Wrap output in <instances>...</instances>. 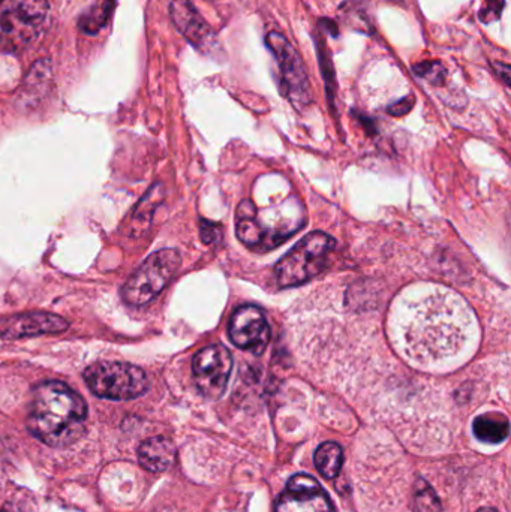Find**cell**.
Here are the masks:
<instances>
[{
    "instance_id": "1",
    "label": "cell",
    "mask_w": 511,
    "mask_h": 512,
    "mask_svg": "<svg viewBox=\"0 0 511 512\" xmlns=\"http://www.w3.org/2000/svg\"><path fill=\"white\" fill-rule=\"evenodd\" d=\"M477 321L467 301L438 285L413 286L390 310L396 348L417 363L458 357L476 337Z\"/></svg>"
},
{
    "instance_id": "2",
    "label": "cell",
    "mask_w": 511,
    "mask_h": 512,
    "mask_svg": "<svg viewBox=\"0 0 511 512\" xmlns=\"http://www.w3.org/2000/svg\"><path fill=\"white\" fill-rule=\"evenodd\" d=\"M86 421L83 397L63 382H42L33 390L27 427L48 447L75 444L86 433Z\"/></svg>"
},
{
    "instance_id": "3",
    "label": "cell",
    "mask_w": 511,
    "mask_h": 512,
    "mask_svg": "<svg viewBox=\"0 0 511 512\" xmlns=\"http://www.w3.org/2000/svg\"><path fill=\"white\" fill-rule=\"evenodd\" d=\"M335 240L326 233L309 234L300 240L281 261L276 264L275 276L279 288H293L314 279L326 268Z\"/></svg>"
},
{
    "instance_id": "4",
    "label": "cell",
    "mask_w": 511,
    "mask_h": 512,
    "mask_svg": "<svg viewBox=\"0 0 511 512\" xmlns=\"http://www.w3.org/2000/svg\"><path fill=\"white\" fill-rule=\"evenodd\" d=\"M84 381L95 396L108 400L137 399L149 388L143 369L114 361H99L87 367Z\"/></svg>"
},
{
    "instance_id": "5",
    "label": "cell",
    "mask_w": 511,
    "mask_h": 512,
    "mask_svg": "<svg viewBox=\"0 0 511 512\" xmlns=\"http://www.w3.org/2000/svg\"><path fill=\"white\" fill-rule=\"evenodd\" d=\"M179 265L176 249H162L150 255L123 286V301L128 306H146L170 283Z\"/></svg>"
},
{
    "instance_id": "6",
    "label": "cell",
    "mask_w": 511,
    "mask_h": 512,
    "mask_svg": "<svg viewBox=\"0 0 511 512\" xmlns=\"http://www.w3.org/2000/svg\"><path fill=\"white\" fill-rule=\"evenodd\" d=\"M47 15V0H0V35L11 47H24L38 38Z\"/></svg>"
},
{
    "instance_id": "7",
    "label": "cell",
    "mask_w": 511,
    "mask_h": 512,
    "mask_svg": "<svg viewBox=\"0 0 511 512\" xmlns=\"http://www.w3.org/2000/svg\"><path fill=\"white\" fill-rule=\"evenodd\" d=\"M266 44L275 54L281 69L282 93L293 102L294 107H305L311 102V89L308 72L299 51L279 32H270L266 36Z\"/></svg>"
},
{
    "instance_id": "8",
    "label": "cell",
    "mask_w": 511,
    "mask_h": 512,
    "mask_svg": "<svg viewBox=\"0 0 511 512\" xmlns=\"http://www.w3.org/2000/svg\"><path fill=\"white\" fill-rule=\"evenodd\" d=\"M233 370V357L225 346L213 345L201 349L192 360V375L198 391L206 399L218 400L227 390Z\"/></svg>"
},
{
    "instance_id": "9",
    "label": "cell",
    "mask_w": 511,
    "mask_h": 512,
    "mask_svg": "<svg viewBox=\"0 0 511 512\" xmlns=\"http://www.w3.org/2000/svg\"><path fill=\"white\" fill-rule=\"evenodd\" d=\"M228 336L237 348L263 354L270 340L269 322L263 310L255 306L239 307L231 316Z\"/></svg>"
},
{
    "instance_id": "10",
    "label": "cell",
    "mask_w": 511,
    "mask_h": 512,
    "mask_svg": "<svg viewBox=\"0 0 511 512\" xmlns=\"http://www.w3.org/2000/svg\"><path fill=\"white\" fill-rule=\"evenodd\" d=\"M68 325L65 318L54 313H20V315L0 319V339H23V337L62 333Z\"/></svg>"
},
{
    "instance_id": "11",
    "label": "cell",
    "mask_w": 511,
    "mask_h": 512,
    "mask_svg": "<svg viewBox=\"0 0 511 512\" xmlns=\"http://www.w3.org/2000/svg\"><path fill=\"white\" fill-rule=\"evenodd\" d=\"M170 15L177 29L197 48H210L213 45L212 27L201 17L189 0H173L170 5Z\"/></svg>"
},
{
    "instance_id": "12",
    "label": "cell",
    "mask_w": 511,
    "mask_h": 512,
    "mask_svg": "<svg viewBox=\"0 0 511 512\" xmlns=\"http://www.w3.org/2000/svg\"><path fill=\"white\" fill-rule=\"evenodd\" d=\"M275 512H333L332 502L321 487L288 490L281 495Z\"/></svg>"
},
{
    "instance_id": "13",
    "label": "cell",
    "mask_w": 511,
    "mask_h": 512,
    "mask_svg": "<svg viewBox=\"0 0 511 512\" xmlns=\"http://www.w3.org/2000/svg\"><path fill=\"white\" fill-rule=\"evenodd\" d=\"M176 460V447L170 439L155 436L146 439L138 448V462L146 471L164 472Z\"/></svg>"
},
{
    "instance_id": "14",
    "label": "cell",
    "mask_w": 511,
    "mask_h": 512,
    "mask_svg": "<svg viewBox=\"0 0 511 512\" xmlns=\"http://www.w3.org/2000/svg\"><path fill=\"white\" fill-rule=\"evenodd\" d=\"M474 435L486 444H500L506 441L510 432L509 420L503 415H480L473 424Z\"/></svg>"
},
{
    "instance_id": "15",
    "label": "cell",
    "mask_w": 511,
    "mask_h": 512,
    "mask_svg": "<svg viewBox=\"0 0 511 512\" xmlns=\"http://www.w3.org/2000/svg\"><path fill=\"white\" fill-rule=\"evenodd\" d=\"M342 460L344 454L336 442H326L315 453V466L327 480H333L341 472Z\"/></svg>"
},
{
    "instance_id": "16",
    "label": "cell",
    "mask_w": 511,
    "mask_h": 512,
    "mask_svg": "<svg viewBox=\"0 0 511 512\" xmlns=\"http://www.w3.org/2000/svg\"><path fill=\"white\" fill-rule=\"evenodd\" d=\"M116 0H96L89 11L84 12L80 20V27L83 32L95 35L102 27L107 26L111 14H113Z\"/></svg>"
},
{
    "instance_id": "17",
    "label": "cell",
    "mask_w": 511,
    "mask_h": 512,
    "mask_svg": "<svg viewBox=\"0 0 511 512\" xmlns=\"http://www.w3.org/2000/svg\"><path fill=\"white\" fill-rule=\"evenodd\" d=\"M414 74L423 78L434 86H441L446 81L447 71L440 62L431 60V62H420L413 66Z\"/></svg>"
},
{
    "instance_id": "18",
    "label": "cell",
    "mask_w": 511,
    "mask_h": 512,
    "mask_svg": "<svg viewBox=\"0 0 511 512\" xmlns=\"http://www.w3.org/2000/svg\"><path fill=\"white\" fill-rule=\"evenodd\" d=\"M416 510L419 512H440V499L426 481L420 480L416 486Z\"/></svg>"
},
{
    "instance_id": "19",
    "label": "cell",
    "mask_w": 511,
    "mask_h": 512,
    "mask_svg": "<svg viewBox=\"0 0 511 512\" xmlns=\"http://www.w3.org/2000/svg\"><path fill=\"white\" fill-rule=\"evenodd\" d=\"M504 5H506L504 0H485V6L480 12V20L483 23H492V21L498 20L501 17Z\"/></svg>"
},
{
    "instance_id": "20",
    "label": "cell",
    "mask_w": 511,
    "mask_h": 512,
    "mask_svg": "<svg viewBox=\"0 0 511 512\" xmlns=\"http://www.w3.org/2000/svg\"><path fill=\"white\" fill-rule=\"evenodd\" d=\"M317 487H321L318 481L305 474L294 475L287 484L288 490H308L317 489Z\"/></svg>"
},
{
    "instance_id": "21",
    "label": "cell",
    "mask_w": 511,
    "mask_h": 512,
    "mask_svg": "<svg viewBox=\"0 0 511 512\" xmlns=\"http://www.w3.org/2000/svg\"><path fill=\"white\" fill-rule=\"evenodd\" d=\"M414 105L413 96H408V98L401 99V101L395 102V104L390 105L387 108V113L392 114L395 117L404 116V114L410 113L411 108Z\"/></svg>"
},
{
    "instance_id": "22",
    "label": "cell",
    "mask_w": 511,
    "mask_h": 512,
    "mask_svg": "<svg viewBox=\"0 0 511 512\" xmlns=\"http://www.w3.org/2000/svg\"><path fill=\"white\" fill-rule=\"evenodd\" d=\"M201 237H203L204 243H215L221 237V230L218 225L201 221Z\"/></svg>"
},
{
    "instance_id": "23",
    "label": "cell",
    "mask_w": 511,
    "mask_h": 512,
    "mask_svg": "<svg viewBox=\"0 0 511 512\" xmlns=\"http://www.w3.org/2000/svg\"><path fill=\"white\" fill-rule=\"evenodd\" d=\"M494 68L497 69V74L503 78L504 83L509 86L510 84V66L506 63H494Z\"/></svg>"
},
{
    "instance_id": "24",
    "label": "cell",
    "mask_w": 511,
    "mask_h": 512,
    "mask_svg": "<svg viewBox=\"0 0 511 512\" xmlns=\"http://www.w3.org/2000/svg\"><path fill=\"white\" fill-rule=\"evenodd\" d=\"M477 512H497V511L492 510V508H482V510L477 511Z\"/></svg>"
}]
</instances>
